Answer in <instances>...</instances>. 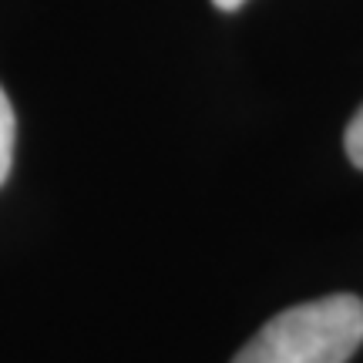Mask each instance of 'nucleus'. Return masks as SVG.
Listing matches in <instances>:
<instances>
[{"label": "nucleus", "mask_w": 363, "mask_h": 363, "mask_svg": "<svg viewBox=\"0 0 363 363\" xmlns=\"http://www.w3.org/2000/svg\"><path fill=\"white\" fill-rule=\"evenodd\" d=\"M212 4H216L219 11H239V7H242L246 0H212Z\"/></svg>", "instance_id": "20e7f679"}, {"label": "nucleus", "mask_w": 363, "mask_h": 363, "mask_svg": "<svg viewBox=\"0 0 363 363\" xmlns=\"http://www.w3.org/2000/svg\"><path fill=\"white\" fill-rule=\"evenodd\" d=\"M347 155L357 169H363V104L357 108V115L350 118V125H347Z\"/></svg>", "instance_id": "7ed1b4c3"}, {"label": "nucleus", "mask_w": 363, "mask_h": 363, "mask_svg": "<svg viewBox=\"0 0 363 363\" xmlns=\"http://www.w3.org/2000/svg\"><path fill=\"white\" fill-rule=\"evenodd\" d=\"M363 343V299L333 293L272 316L233 363H347Z\"/></svg>", "instance_id": "f257e3e1"}, {"label": "nucleus", "mask_w": 363, "mask_h": 363, "mask_svg": "<svg viewBox=\"0 0 363 363\" xmlns=\"http://www.w3.org/2000/svg\"><path fill=\"white\" fill-rule=\"evenodd\" d=\"M13 135H17V121H13V108L7 91L0 88V185L11 175V162H13Z\"/></svg>", "instance_id": "f03ea898"}]
</instances>
